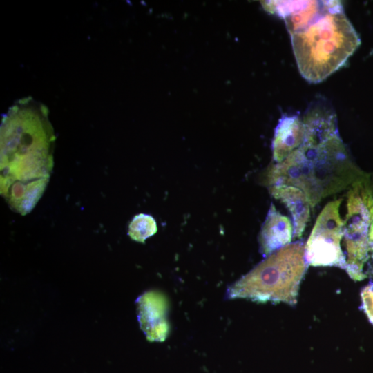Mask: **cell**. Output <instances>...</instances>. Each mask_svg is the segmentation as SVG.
<instances>
[{"label": "cell", "mask_w": 373, "mask_h": 373, "mask_svg": "<svg viewBox=\"0 0 373 373\" xmlns=\"http://www.w3.org/2000/svg\"><path fill=\"white\" fill-rule=\"evenodd\" d=\"M140 321L146 336L152 340H163L167 332L164 318V301L153 293L146 294L140 298Z\"/></svg>", "instance_id": "obj_10"}, {"label": "cell", "mask_w": 373, "mask_h": 373, "mask_svg": "<svg viewBox=\"0 0 373 373\" xmlns=\"http://www.w3.org/2000/svg\"><path fill=\"white\" fill-rule=\"evenodd\" d=\"M55 135L47 108L32 97L10 107L1 125V192L22 215L42 195L53 166Z\"/></svg>", "instance_id": "obj_1"}, {"label": "cell", "mask_w": 373, "mask_h": 373, "mask_svg": "<svg viewBox=\"0 0 373 373\" xmlns=\"http://www.w3.org/2000/svg\"><path fill=\"white\" fill-rule=\"evenodd\" d=\"M347 206L341 242L344 269L348 274H361L373 250V235L368 231L367 209L354 190L348 193Z\"/></svg>", "instance_id": "obj_6"}, {"label": "cell", "mask_w": 373, "mask_h": 373, "mask_svg": "<svg viewBox=\"0 0 373 373\" xmlns=\"http://www.w3.org/2000/svg\"><path fill=\"white\" fill-rule=\"evenodd\" d=\"M341 200L329 202L318 216L305 245V258L308 265L343 269L341 248L343 221L339 213Z\"/></svg>", "instance_id": "obj_5"}, {"label": "cell", "mask_w": 373, "mask_h": 373, "mask_svg": "<svg viewBox=\"0 0 373 373\" xmlns=\"http://www.w3.org/2000/svg\"><path fill=\"white\" fill-rule=\"evenodd\" d=\"M308 265L305 258V244L301 241L289 243L268 256L233 283L227 295L231 298L295 305Z\"/></svg>", "instance_id": "obj_4"}, {"label": "cell", "mask_w": 373, "mask_h": 373, "mask_svg": "<svg viewBox=\"0 0 373 373\" xmlns=\"http://www.w3.org/2000/svg\"><path fill=\"white\" fill-rule=\"evenodd\" d=\"M350 159L339 134L318 143L303 142L283 161L272 165L267 184L302 190L314 208L325 197L349 183Z\"/></svg>", "instance_id": "obj_3"}, {"label": "cell", "mask_w": 373, "mask_h": 373, "mask_svg": "<svg viewBox=\"0 0 373 373\" xmlns=\"http://www.w3.org/2000/svg\"><path fill=\"white\" fill-rule=\"evenodd\" d=\"M274 198L284 203L292 216L293 238L300 237L310 215V204L307 195L300 189L292 186H269Z\"/></svg>", "instance_id": "obj_9"}, {"label": "cell", "mask_w": 373, "mask_h": 373, "mask_svg": "<svg viewBox=\"0 0 373 373\" xmlns=\"http://www.w3.org/2000/svg\"><path fill=\"white\" fill-rule=\"evenodd\" d=\"M291 35L301 75L318 83L340 68L359 44L340 1H285L271 3Z\"/></svg>", "instance_id": "obj_2"}, {"label": "cell", "mask_w": 373, "mask_h": 373, "mask_svg": "<svg viewBox=\"0 0 373 373\" xmlns=\"http://www.w3.org/2000/svg\"><path fill=\"white\" fill-rule=\"evenodd\" d=\"M157 231V223L150 215L140 213L133 218L128 226V236L137 242L144 240Z\"/></svg>", "instance_id": "obj_11"}, {"label": "cell", "mask_w": 373, "mask_h": 373, "mask_svg": "<svg viewBox=\"0 0 373 373\" xmlns=\"http://www.w3.org/2000/svg\"><path fill=\"white\" fill-rule=\"evenodd\" d=\"M293 225L289 218L277 211L271 204L259 233L260 251L267 257L290 243L293 238Z\"/></svg>", "instance_id": "obj_7"}, {"label": "cell", "mask_w": 373, "mask_h": 373, "mask_svg": "<svg viewBox=\"0 0 373 373\" xmlns=\"http://www.w3.org/2000/svg\"><path fill=\"white\" fill-rule=\"evenodd\" d=\"M361 296L364 312L373 324V283L364 287Z\"/></svg>", "instance_id": "obj_12"}, {"label": "cell", "mask_w": 373, "mask_h": 373, "mask_svg": "<svg viewBox=\"0 0 373 373\" xmlns=\"http://www.w3.org/2000/svg\"><path fill=\"white\" fill-rule=\"evenodd\" d=\"M305 126L298 116H283L275 129L272 142L273 160L276 163L283 161L303 144Z\"/></svg>", "instance_id": "obj_8"}]
</instances>
